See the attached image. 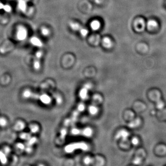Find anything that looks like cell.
Wrapping results in <instances>:
<instances>
[{
	"label": "cell",
	"mask_w": 166,
	"mask_h": 166,
	"mask_svg": "<svg viewBox=\"0 0 166 166\" xmlns=\"http://www.w3.org/2000/svg\"><path fill=\"white\" fill-rule=\"evenodd\" d=\"M25 124L22 121H18L14 126V129L17 131H21L25 128Z\"/></svg>",
	"instance_id": "cell-20"
},
{
	"label": "cell",
	"mask_w": 166,
	"mask_h": 166,
	"mask_svg": "<svg viewBox=\"0 0 166 166\" xmlns=\"http://www.w3.org/2000/svg\"><path fill=\"white\" fill-rule=\"evenodd\" d=\"M134 25L135 30L137 31L142 32L143 30H145V28L146 26V23L143 18H139L136 19V21L134 22Z\"/></svg>",
	"instance_id": "cell-7"
},
{
	"label": "cell",
	"mask_w": 166,
	"mask_h": 166,
	"mask_svg": "<svg viewBox=\"0 0 166 166\" xmlns=\"http://www.w3.org/2000/svg\"><path fill=\"white\" fill-rule=\"evenodd\" d=\"M69 26L70 28H71L74 31H79L80 29L82 28V26L79 23L73 22H71L69 23Z\"/></svg>",
	"instance_id": "cell-15"
},
{
	"label": "cell",
	"mask_w": 166,
	"mask_h": 166,
	"mask_svg": "<svg viewBox=\"0 0 166 166\" xmlns=\"http://www.w3.org/2000/svg\"><path fill=\"white\" fill-rule=\"evenodd\" d=\"M4 152L6 155L9 154V153H10V149L9 147H6L5 148H4Z\"/></svg>",
	"instance_id": "cell-31"
},
{
	"label": "cell",
	"mask_w": 166,
	"mask_h": 166,
	"mask_svg": "<svg viewBox=\"0 0 166 166\" xmlns=\"http://www.w3.org/2000/svg\"><path fill=\"white\" fill-rule=\"evenodd\" d=\"M72 133L76 136H82L88 138L92 135L93 131L89 127L84 129L74 128L72 131Z\"/></svg>",
	"instance_id": "cell-4"
},
{
	"label": "cell",
	"mask_w": 166,
	"mask_h": 166,
	"mask_svg": "<svg viewBox=\"0 0 166 166\" xmlns=\"http://www.w3.org/2000/svg\"><path fill=\"white\" fill-rule=\"evenodd\" d=\"M140 124V120L139 119H133L129 123L128 126L131 128H135L138 126Z\"/></svg>",
	"instance_id": "cell-17"
},
{
	"label": "cell",
	"mask_w": 166,
	"mask_h": 166,
	"mask_svg": "<svg viewBox=\"0 0 166 166\" xmlns=\"http://www.w3.org/2000/svg\"><path fill=\"white\" fill-rule=\"evenodd\" d=\"M17 146V147L18 148V149H20V150H24L25 149H26L25 146L24 145H23V143H18Z\"/></svg>",
	"instance_id": "cell-28"
},
{
	"label": "cell",
	"mask_w": 166,
	"mask_h": 166,
	"mask_svg": "<svg viewBox=\"0 0 166 166\" xmlns=\"http://www.w3.org/2000/svg\"><path fill=\"white\" fill-rule=\"evenodd\" d=\"M4 9L5 11H6V12H10L11 10V8L10 6H4Z\"/></svg>",
	"instance_id": "cell-30"
},
{
	"label": "cell",
	"mask_w": 166,
	"mask_h": 166,
	"mask_svg": "<svg viewBox=\"0 0 166 166\" xmlns=\"http://www.w3.org/2000/svg\"><path fill=\"white\" fill-rule=\"evenodd\" d=\"M42 56L43 53L42 51H39L36 53L33 62L34 68L35 70H38L40 69V67H41L40 60H41Z\"/></svg>",
	"instance_id": "cell-8"
},
{
	"label": "cell",
	"mask_w": 166,
	"mask_h": 166,
	"mask_svg": "<svg viewBox=\"0 0 166 166\" xmlns=\"http://www.w3.org/2000/svg\"><path fill=\"white\" fill-rule=\"evenodd\" d=\"M143 157L141 156V155H136V157L135 158L134 160L133 163L134 164L138 165L140 164L141 163L142 161Z\"/></svg>",
	"instance_id": "cell-22"
},
{
	"label": "cell",
	"mask_w": 166,
	"mask_h": 166,
	"mask_svg": "<svg viewBox=\"0 0 166 166\" xmlns=\"http://www.w3.org/2000/svg\"><path fill=\"white\" fill-rule=\"evenodd\" d=\"M7 121L4 118H0V126H5L7 125Z\"/></svg>",
	"instance_id": "cell-27"
},
{
	"label": "cell",
	"mask_w": 166,
	"mask_h": 166,
	"mask_svg": "<svg viewBox=\"0 0 166 166\" xmlns=\"http://www.w3.org/2000/svg\"><path fill=\"white\" fill-rule=\"evenodd\" d=\"M89 88L87 86H84L81 89L79 92V97L81 100L85 101L87 100L88 96V92Z\"/></svg>",
	"instance_id": "cell-10"
},
{
	"label": "cell",
	"mask_w": 166,
	"mask_h": 166,
	"mask_svg": "<svg viewBox=\"0 0 166 166\" xmlns=\"http://www.w3.org/2000/svg\"><path fill=\"white\" fill-rule=\"evenodd\" d=\"M88 146L86 143H75L71 145H68L66 147L65 151L67 153H72L76 149H81L82 150H87Z\"/></svg>",
	"instance_id": "cell-6"
},
{
	"label": "cell",
	"mask_w": 166,
	"mask_h": 166,
	"mask_svg": "<svg viewBox=\"0 0 166 166\" xmlns=\"http://www.w3.org/2000/svg\"><path fill=\"white\" fill-rule=\"evenodd\" d=\"M80 34L81 35V36L83 37H85L88 34L89 31L87 29H85V28H83L82 27V28L80 29L79 31Z\"/></svg>",
	"instance_id": "cell-23"
},
{
	"label": "cell",
	"mask_w": 166,
	"mask_h": 166,
	"mask_svg": "<svg viewBox=\"0 0 166 166\" xmlns=\"http://www.w3.org/2000/svg\"><path fill=\"white\" fill-rule=\"evenodd\" d=\"M129 135V134L126 131L121 130L118 133L116 137L117 138H121L123 141H126Z\"/></svg>",
	"instance_id": "cell-12"
},
{
	"label": "cell",
	"mask_w": 166,
	"mask_h": 166,
	"mask_svg": "<svg viewBox=\"0 0 166 166\" xmlns=\"http://www.w3.org/2000/svg\"><path fill=\"white\" fill-rule=\"evenodd\" d=\"M138 143H139V141H138V138H133V140H132V143H133V145H138Z\"/></svg>",
	"instance_id": "cell-29"
},
{
	"label": "cell",
	"mask_w": 166,
	"mask_h": 166,
	"mask_svg": "<svg viewBox=\"0 0 166 166\" xmlns=\"http://www.w3.org/2000/svg\"><path fill=\"white\" fill-rule=\"evenodd\" d=\"M102 101V97L100 95H96L94 96L93 97V101L89 108V113L92 115H96L98 112L99 107L98 105Z\"/></svg>",
	"instance_id": "cell-3"
},
{
	"label": "cell",
	"mask_w": 166,
	"mask_h": 166,
	"mask_svg": "<svg viewBox=\"0 0 166 166\" xmlns=\"http://www.w3.org/2000/svg\"><path fill=\"white\" fill-rule=\"evenodd\" d=\"M27 36V31L24 27L20 26L18 29L17 37L18 39L21 41H23L26 38Z\"/></svg>",
	"instance_id": "cell-9"
},
{
	"label": "cell",
	"mask_w": 166,
	"mask_h": 166,
	"mask_svg": "<svg viewBox=\"0 0 166 166\" xmlns=\"http://www.w3.org/2000/svg\"><path fill=\"white\" fill-rule=\"evenodd\" d=\"M7 160L6 155L4 153V152L0 151V162L2 164H5L7 162Z\"/></svg>",
	"instance_id": "cell-19"
},
{
	"label": "cell",
	"mask_w": 166,
	"mask_h": 166,
	"mask_svg": "<svg viewBox=\"0 0 166 166\" xmlns=\"http://www.w3.org/2000/svg\"><path fill=\"white\" fill-rule=\"evenodd\" d=\"M30 129L31 132L33 133H38V131H39V127L36 124H33L31 125V126H30Z\"/></svg>",
	"instance_id": "cell-21"
},
{
	"label": "cell",
	"mask_w": 166,
	"mask_h": 166,
	"mask_svg": "<svg viewBox=\"0 0 166 166\" xmlns=\"http://www.w3.org/2000/svg\"><path fill=\"white\" fill-rule=\"evenodd\" d=\"M150 97L153 100L155 101L156 103V107L158 109H162L164 108V103L161 100V94L159 92L155 91L151 92Z\"/></svg>",
	"instance_id": "cell-5"
},
{
	"label": "cell",
	"mask_w": 166,
	"mask_h": 166,
	"mask_svg": "<svg viewBox=\"0 0 166 166\" xmlns=\"http://www.w3.org/2000/svg\"><path fill=\"white\" fill-rule=\"evenodd\" d=\"M31 43L34 46L38 47H42L43 46V43L39 38L37 37H33L31 39Z\"/></svg>",
	"instance_id": "cell-14"
},
{
	"label": "cell",
	"mask_w": 166,
	"mask_h": 166,
	"mask_svg": "<svg viewBox=\"0 0 166 166\" xmlns=\"http://www.w3.org/2000/svg\"><path fill=\"white\" fill-rule=\"evenodd\" d=\"M23 96L25 98L27 99L38 101L43 104L50 105L52 102V99L50 96L45 93L39 94L35 93L30 90H26L24 91Z\"/></svg>",
	"instance_id": "cell-2"
},
{
	"label": "cell",
	"mask_w": 166,
	"mask_h": 166,
	"mask_svg": "<svg viewBox=\"0 0 166 166\" xmlns=\"http://www.w3.org/2000/svg\"><path fill=\"white\" fill-rule=\"evenodd\" d=\"M21 138L22 139H24V140H28L30 138H31V135H30L29 134L26 133H22L21 134V136H20Z\"/></svg>",
	"instance_id": "cell-24"
},
{
	"label": "cell",
	"mask_w": 166,
	"mask_h": 166,
	"mask_svg": "<svg viewBox=\"0 0 166 166\" xmlns=\"http://www.w3.org/2000/svg\"><path fill=\"white\" fill-rule=\"evenodd\" d=\"M4 6L2 4L0 3V9H4Z\"/></svg>",
	"instance_id": "cell-32"
},
{
	"label": "cell",
	"mask_w": 166,
	"mask_h": 166,
	"mask_svg": "<svg viewBox=\"0 0 166 166\" xmlns=\"http://www.w3.org/2000/svg\"><path fill=\"white\" fill-rule=\"evenodd\" d=\"M146 26L149 30H153L157 28L158 26V23L155 20H150L146 23Z\"/></svg>",
	"instance_id": "cell-11"
},
{
	"label": "cell",
	"mask_w": 166,
	"mask_h": 166,
	"mask_svg": "<svg viewBox=\"0 0 166 166\" xmlns=\"http://www.w3.org/2000/svg\"><path fill=\"white\" fill-rule=\"evenodd\" d=\"M41 33L43 36H47L50 34V31L45 27H43L41 29Z\"/></svg>",
	"instance_id": "cell-25"
},
{
	"label": "cell",
	"mask_w": 166,
	"mask_h": 166,
	"mask_svg": "<svg viewBox=\"0 0 166 166\" xmlns=\"http://www.w3.org/2000/svg\"><path fill=\"white\" fill-rule=\"evenodd\" d=\"M90 26L92 30L93 31H97L100 28L101 24L99 21L95 20L91 22Z\"/></svg>",
	"instance_id": "cell-16"
},
{
	"label": "cell",
	"mask_w": 166,
	"mask_h": 166,
	"mask_svg": "<svg viewBox=\"0 0 166 166\" xmlns=\"http://www.w3.org/2000/svg\"><path fill=\"white\" fill-rule=\"evenodd\" d=\"M18 6V8L21 11L24 12L26 10V2L25 0H19Z\"/></svg>",
	"instance_id": "cell-18"
},
{
	"label": "cell",
	"mask_w": 166,
	"mask_h": 166,
	"mask_svg": "<svg viewBox=\"0 0 166 166\" xmlns=\"http://www.w3.org/2000/svg\"><path fill=\"white\" fill-rule=\"evenodd\" d=\"M103 45L107 49H109L113 45V42L110 38L105 37L102 41Z\"/></svg>",
	"instance_id": "cell-13"
},
{
	"label": "cell",
	"mask_w": 166,
	"mask_h": 166,
	"mask_svg": "<svg viewBox=\"0 0 166 166\" xmlns=\"http://www.w3.org/2000/svg\"><path fill=\"white\" fill-rule=\"evenodd\" d=\"M85 107L84 101H81L79 103L75 109L72 113L70 117L66 119L64 122L63 125L61 129L60 135L59 136L58 139L60 141H65L66 135L67 133L68 127L72 125L75 123L79 116L80 115V114L82 113L84 110Z\"/></svg>",
	"instance_id": "cell-1"
},
{
	"label": "cell",
	"mask_w": 166,
	"mask_h": 166,
	"mask_svg": "<svg viewBox=\"0 0 166 166\" xmlns=\"http://www.w3.org/2000/svg\"><path fill=\"white\" fill-rule=\"evenodd\" d=\"M134 114L132 112L129 111V112H127L126 114V117L127 119L132 121V120L134 119Z\"/></svg>",
	"instance_id": "cell-26"
}]
</instances>
